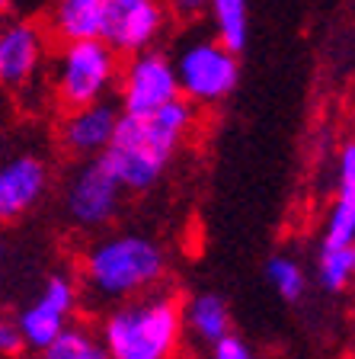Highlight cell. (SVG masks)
I'll use <instances>...</instances> for the list:
<instances>
[{"label":"cell","mask_w":355,"mask_h":359,"mask_svg":"<svg viewBox=\"0 0 355 359\" xmlns=\"http://www.w3.org/2000/svg\"><path fill=\"white\" fill-rule=\"evenodd\" d=\"M10 4H13V0H0V13H4V10H7Z\"/></svg>","instance_id":"cell-23"},{"label":"cell","mask_w":355,"mask_h":359,"mask_svg":"<svg viewBox=\"0 0 355 359\" xmlns=\"http://www.w3.org/2000/svg\"><path fill=\"white\" fill-rule=\"evenodd\" d=\"M208 16L215 26V39L230 52H244L250 39V0H208Z\"/></svg>","instance_id":"cell-16"},{"label":"cell","mask_w":355,"mask_h":359,"mask_svg":"<svg viewBox=\"0 0 355 359\" xmlns=\"http://www.w3.org/2000/svg\"><path fill=\"white\" fill-rule=\"evenodd\" d=\"M118 109L125 116H148L163 109L167 103L179 100L176 67L173 58L160 48L128 55V61L118 67Z\"/></svg>","instance_id":"cell-6"},{"label":"cell","mask_w":355,"mask_h":359,"mask_svg":"<svg viewBox=\"0 0 355 359\" xmlns=\"http://www.w3.org/2000/svg\"><path fill=\"white\" fill-rule=\"evenodd\" d=\"M183 324L202 346H215L218 340L234 334V314H230V305L218 292H199V295L186 302Z\"/></svg>","instance_id":"cell-14"},{"label":"cell","mask_w":355,"mask_h":359,"mask_svg":"<svg viewBox=\"0 0 355 359\" xmlns=\"http://www.w3.org/2000/svg\"><path fill=\"white\" fill-rule=\"evenodd\" d=\"M163 29H167V10L160 0H106L103 4L99 39L118 58L157 48Z\"/></svg>","instance_id":"cell-9"},{"label":"cell","mask_w":355,"mask_h":359,"mask_svg":"<svg viewBox=\"0 0 355 359\" xmlns=\"http://www.w3.org/2000/svg\"><path fill=\"white\" fill-rule=\"evenodd\" d=\"M317 279L326 292H342L355 279V244H323L317 257Z\"/></svg>","instance_id":"cell-18"},{"label":"cell","mask_w":355,"mask_h":359,"mask_svg":"<svg viewBox=\"0 0 355 359\" xmlns=\"http://www.w3.org/2000/svg\"><path fill=\"white\" fill-rule=\"evenodd\" d=\"M125 187L118 183V177L109 170L103 157H90L74 170V177L64 187V212L77 228H103L116 218L118 205H122Z\"/></svg>","instance_id":"cell-7"},{"label":"cell","mask_w":355,"mask_h":359,"mask_svg":"<svg viewBox=\"0 0 355 359\" xmlns=\"http://www.w3.org/2000/svg\"><path fill=\"white\" fill-rule=\"evenodd\" d=\"M39 359H109V353H106V346L99 344V337L93 330L71 324L45 350H39Z\"/></svg>","instance_id":"cell-17"},{"label":"cell","mask_w":355,"mask_h":359,"mask_svg":"<svg viewBox=\"0 0 355 359\" xmlns=\"http://www.w3.org/2000/svg\"><path fill=\"white\" fill-rule=\"evenodd\" d=\"M4 254H7V244H4V241H0V260H4Z\"/></svg>","instance_id":"cell-24"},{"label":"cell","mask_w":355,"mask_h":359,"mask_svg":"<svg viewBox=\"0 0 355 359\" xmlns=\"http://www.w3.org/2000/svg\"><path fill=\"white\" fill-rule=\"evenodd\" d=\"M26 350V340H22V330L20 324L13 321H0V356H20V353Z\"/></svg>","instance_id":"cell-21"},{"label":"cell","mask_w":355,"mask_h":359,"mask_svg":"<svg viewBox=\"0 0 355 359\" xmlns=\"http://www.w3.org/2000/svg\"><path fill=\"white\" fill-rule=\"evenodd\" d=\"M183 305L167 292L118 302L99 321V344L109 359H176L183 346Z\"/></svg>","instance_id":"cell-3"},{"label":"cell","mask_w":355,"mask_h":359,"mask_svg":"<svg viewBox=\"0 0 355 359\" xmlns=\"http://www.w3.org/2000/svg\"><path fill=\"white\" fill-rule=\"evenodd\" d=\"M167 276V250L148 234H106L87 247L81 283L99 302H128L148 295Z\"/></svg>","instance_id":"cell-2"},{"label":"cell","mask_w":355,"mask_h":359,"mask_svg":"<svg viewBox=\"0 0 355 359\" xmlns=\"http://www.w3.org/2000/svg\"><path fill=\"white\" fill-rule=\"evenodd\" d=\"M179 97L193 106H218L230 97L240 83V61L237 52L221 45L215 36L189 39L173 58Z\"/></svg>","instance_id":"cell-5"},{"label":"cell","mask_w":355,"mask_h":359,"mask_svg":"<svg viewBox=\"0 0 355 359\" xmlns=\"http://www.w3.org/2000/svg\"><path fill=\"white\" fill-rule=\"evenodd\" d=\"M122 58L103 39H74L61 42L52 71V90L64 109L103 103L118 83Z\"/></svg>","instance_id":"cell-4"},{"label":"cell","mask_w":355,"mask_h":359,"mask_svg":"<svg viewBox=\"0 0 355 359\" xmlns=\"http://www.w3.org/2000/svg\"><path fill=\"white\" fill-rule=\"evenodd\" d=\"M336 180V202L326 218L323 244H355V142L342 148Z\"/></svg>","instance_id":"cell-13"},{"label":"cell","mask_w":355,"mask_h":359,"mask_svg":"<svg viewBox=\"0 0 355 359\" xmlns=\"http://www.w3.org/2000/svg\"><path fill=\"white\" fill-rule=\"evenodd\" d=\"M266 279L281 302H301L307 292V276L301 263L288 254H272L266 263Z\"/></svg>","instance_id":"cell-19"},{"label":"cell","mask_w":355,"mask_h":359,"mask_svg":"<svg viewBox=\"0 0 355 359\" xmlns=\"http://www.w3.org/2000/svg\"><path fill=\"white\" fill-rule=\"evenodd\" d=\"M208 359H256V356L240 337L230 334L224 340H218L215 346H208Z\"/></svg>","instance_id":"cell-20"},{"label":"cell","mask_w":355,"mask_h":359,"mask_svg":"<svg viewBox=\"0 0 355 359\" xmlns=\"http://www.w3.org/2000/svg\"><path fill=\"white\" fill-rule=\"evenodd\" d=\"M118 116H122V109H116L109 100L77 106V109H64V119H61V128H58L61 148L67 154L83 157V161L99 157L112 144Z\"/></svg>","instance_id":"cell-12"},{"label":"cell","mask_w":355,"mask_h":359,"mask_svg":"<svg viewBox=\"0 0 355 359\" xmlns=\"http://www.w3.org/2000/svg\"><path fill=\"white\" fill-rule=\"evenodd\" d=\"M195 126V106L183 97L148 116H118L112 144L103 151V161L118 177L125 193H144L163 177L176 157L179 144Z\"/></svg>","instance_id":"cell-1"},{"label":"cell","mask_w":355,"mask_h":359,"mask_svg":"<svg viewBox=\"0 0 355 359\" xmlns=\"http://www.w3.org/2000/svg\"><path fill=\"white\" fill-rule=\"evenodd\" d=\"M48 193V164L39 154H13L0 161V222L29 215Z\"/></svg>","instance_id":"cell-10"},{"label":"cell","mask_w":355,"mask_h":359,"mask_svg":"<svg viewBox=\"0 0 355 359\" xmlns=\"http://www.w3.org/2000/svg\"><path fill=\"white\" fill-rule=\"evenodd\" d=\"M45 61V32L29 20H7L0 26V83L26 87Z\"/></svg>","instance_id":"cell-11"},{"label":"cell","mask_w":355,"mask_h":359,"mask_svg":"<svg viewBox=\"0 0 355 359\" xmlns=\"http://www.w3.org/2000/svg\"><path fill=\"white\" fill-rule=\"evenodd\" d=\"M163 10L170 16H176V20H199V16H205L208 10V0H160Z\"/></svg>","instance_id":"cell-22"},{"label":"cell","mask_w":355,"mask_h":359,"mask_svg":"<svg viewBox=\"0 0 355 359\" xmlns=\"http://www.w3.org/2000/svg\"><path fill=\"white\" fill-rule=\"evenodd\" d=\"M77 302H81V289L67 273H52L45 279V285L39 289V295L32 302L22 305V311L16 314V324L22 330V340L29 350H45L58 334H64L74 324Z\"/></svg>","instance_id":"cell-8"},{"label":"cell","mask_w":355,"mask_h":359,"mask_svg":"<svg viewBox=\"0 0 355 359\" xmlns=\"http://www.w3.org/2000/svg\"><path fill=\"white\" fill-rule=\"evenodd\" d=\"M106 0H52L48 10V32L58 42L74 39H99Z\"/></svg>","instance_id":"cell-15"}]
</instances>
